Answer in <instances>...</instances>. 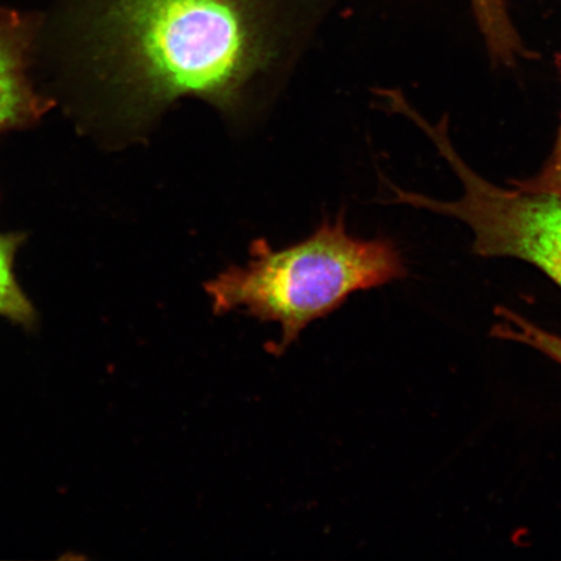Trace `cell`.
<instances>
[{"label": "cell", "mask_w": 561, "mask_h": 561, "mask_svg": "<svg viewBox=\"0 0 561 561\" xmlns=\"http://www.w3.org/2000/svg\"><path fill=\"white\" fill-rule=\"evenodd\" d=\"M250 256L244 266H229L208 280L205 290L215 314L240 310L262 322H277L283 336L276 354L351 294L405 276L397 245L350 236L343 213L290 248L275 250L259 238L250 245Z\"/></svg>", "instance_id": "cell-2"}, {"label": "cell", "mask_w": 561, "mask_h": 561, "mask_svg": "<svg viewBox=\"0 0 561 561\" xmlns=\"http://www.w3.org/2000/svg\"><path fill=\"white\" fill-rule=\"evenodd\" d=\"M497 324L493 329V334L500 339L524 343L541 351L551 359L561 366V339L558 335L550 334L543 329L533 325L531 322L522 318L512 311L500 308L496 312Z\"/></svg>", "instance_id": "cell-7"}, {"label": "cell", "mask_w": 561, "mask_h": 561, "mask_svg": "<svg viewBox=\"0 0 561 561\" xmlns=\"http://www.w3.org/2000/svg\"><path fill=\"white\" fill-rule=\"evenodd\" d=\"M283 0H91L82 60L103 107L128 137L182 98L242 122L293 54Z\"/></svg>", "instance_id": "cell-1"}, {"label": "cell", "mask_w": 561, "mask_h": 561, "mask_svg": "<svg viewBox=\"0 0 561 561\" xmlns=\"http://www.w3.org/2000/svg\"><path fill=\"white\" fill-rule=\"evenodd\" d=\"M21 234H0V316L15 324L32 329L37 324V311L18 283L13 263L23 243Z\"/></svg>", "instance_id": "cell-6"}, {"label": "cell", "mask_w": 561, "mask_h": 561, "mask_svg": "<svg viewBox=\"0 0 561 561\" xmlns=\"http://www.w3.org/2000/svg\"><path fill=\"white\" fill-rule=\"evenodd\" d=\"M510 184L524 192L552 194L561 198V124L556 146L541 171L529 179L512 180Z\"/></svg>", "instance_id": "cell-8"}, {"label": "cell", "mask_w": 561, "mask_h": 561, "mask_svg": "<svg viewBox=\"0 0 561 561\" xmlns=\"http://www.w3.org/2000/svg\"><path fill=\"white\" fill-rule=\"evenodd\" d=\"M471 3L491 58L510 66L517 56H531L512 23L506 0H471Z\"/></svg>", "instance_id": "cell-5"}, {"label": "cell", "mask_w": 561, "mask_h": 561, "mask_svg": "<svg viewBox=\"0 0 561 561\" xmlns=\"http://www.w3.org/2000/svg\"><path fill=\"white\" fill-rule=\"evenodd\" d=\"M473 252L536 265L561 289V198L488 182L468 213Z\"/></svg>", "instance_id": "cell-3"}, {"label": "cell", "mask_w": 561, "mask_h": 561, "mask_svg": "<svg viewBox=\"0 0 561 561\" xmlns=\"http://www.w3.org/2000/svg\"><path fill=\"white\" fill-rule=\"evenodd\" d=\"M42 25L39 13L0 7V133L31 128L54 105L32 80Z\"/></svg>", "instance_id": "cell-4"}]
</instances>
